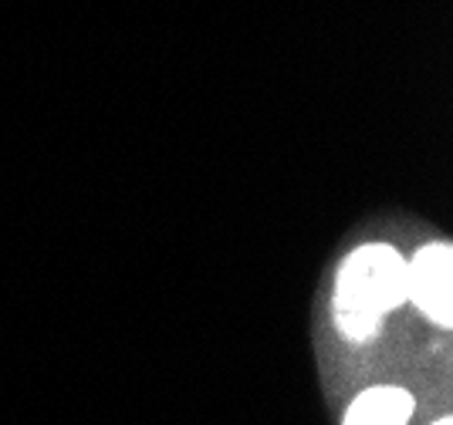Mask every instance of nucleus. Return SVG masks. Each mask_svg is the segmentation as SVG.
<instances>
[{
  "label": "nucleus",
  "instance_id": "f257e3e1",
  "mask_svg": "<svg viewBox=\"0 0 453 425\" xmlns=\"http://www.w3.org/2000/svg\"><path fill=\"white\" fill-rule=\"evenodd\" d=\"M406 300V260L386 243H365L345 257L335 280V321L352 341L379 331L389 311Z\"/></svg>",
  "mask_w": 453,
  "mask_h": 425
},
{
  "label": "nucleus",
  "instance_id": "20e7f679",
  "mask_svg": "<svg viewBox=\"0 0 453 425\" xmlns=\"http://www.w3.org/2000/svg\"><path fill=\"white\" fill-rule=\"evenodd\" d=\"M434 425H453L450 419H440V422H434Z\"/></svg>",
  "mask_w": 453,
  "mask_h": 425
},
{
  "label": "nucleus",
  "instance_id": "7ed1b4c3",
  "mask_svg": "<svg viewBox=\"0 0 453 425\" xmlns=\"http://www.w3.org/2000/svg\"><path fill=\"white\" fill-rule=\"evenodd\" d=\"M413 415V395L396 385L362 391L349 406L342 425H406Z\"/></svg>",
  "mask_w": 453,
  "mask_h": 425
},
{
  "label": "nucleus",
  "instance_id": "f03ea898",
  "mask_svg": "<svg viewBox=\"0 0 453 425\" xmlns=\"http://www.w3.org/2000/svg\"><path fill=\"white\" fill-rule=\"evenodd\" d=\"M406 297L440 328L453 324V250L447 240L426 243L406 263Z\"/></svg>",
  "mask_w": 453,
  "mask_h": 425
}]
</instances>
